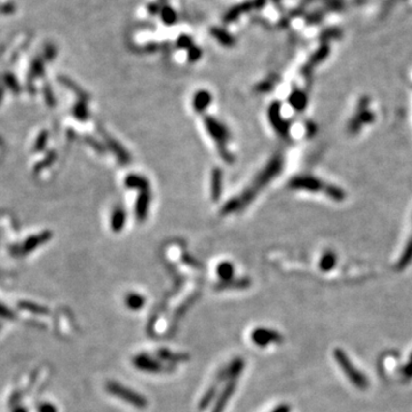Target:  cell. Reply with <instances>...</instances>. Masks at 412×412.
<instances>
[{"instance_id":"6da1fadb","label":"cell","mask_w":412,"mask_h":412,"mask_svg":"<svg viewBox=\"0 0 412 412\" xmlns=\"http://www.w3.org/2000/svg\"><path fill=\"white\" fill-rule=\"evenodd\" d=\"M334 358L338 362V364L340 365V368L345 372V375L347 376V378L351 380V383L355 387H357L359 389H365L368 387V379L365 378L364 375L361 371H358L357 369H355V366L351 362V359L347 357V355L345 354L344 351L337 348L333 353Z\"/></svg>"},{"instance_id":"7a4b0ae2","label":"cell","mask_w":412,"mask_h":412,"mask_svg":"<svg viewBox=\"0 0 412 412\" xmlns=\"http://www.w3.org/2000/svg\"><path fill=\"white\" fill-rule=\"evenodd\" d=\"M108 390L113 393L114 395L120 397L121 400L127 401V402L134 404V406H137V407L146 406V401L143 397L139 396L138 394H135L130 389L125 388V387L123 386L118 385V383H110V385L108 386Z\"/></svg>"},{"instance_id":"3957f363","label":"cell","mask_w":412,"mask_h":412,"mask_svg":"<svg viewBox=\"0 0 412 412\" xmlns=\"http://www.w3.org/2000/svg\"><path fill=\"white\" fill-rule=\"evenodd\" d=\"M290 186L294 188V189H305L310 191H319L324 188L322 181L317 180L316 177H314L308 176L294 177V179L290 182Z\"/></svg>"},{"instance_id":"277c9868","label":"cell","mask_w":412,"mask_h":412,"mask_svg":"<svg viewBox=\"0 0 412 412\" xmlns=\"http://www.w3.org/2000/svg\"><path fill=\"white\" fill-rule=\"evenodd\" d=\"M269 118L271 124H273V126L275 127V130L277 131L279 134H288L289 124L286 123V120L283 119V117L281 116V106H279V103H274L273 106L270 107Z\"/></svg>"},{"instance_id":"5b68a950","label":"cell","mask_w":412,"mask_h":412,"mask_svg":"<svg viewBox=\"0 0 412 412\" xmlns=\"http://www.w3.org/2000/svg\"><path fill=\"white\" fill-rule=\"evenodd\" d=\"M252 340L259 346L269 345L270 343H276L281 340V336L277 332L270 330L258 329L252 333Z\"/></svg>"},{"instance_id":"8992f818","label":"cell","mask_w":412,"mask_h":412,"mask_svg":"<svg viewBox=\"0 0 412 412\" xmlns=\"http://www.w3.org/2000/svg\"><path fill=\"white\" fill-rule=\"evenodd\" d=\"M206 127H207L208 132L214 137V139L219 140L220 142L223 141V140L227 138V131L225 130V127H223L221 124H219L218 121L213 120L212 118H207V120H206Z\"/></svg>"},{"instance_id":"52a82bcc","label":"cell","mask_w":412,"mask_h":412,"mask_svg":"<svg viewBox=\"0 0 412 412\" xmlns=\"http://www.w3.org/2000/svg\"><path fill=\"white\" fill-rule=\"evenodd\" d=\"M289 101L292 108H294L296 111H302L307 106V96L301 90H295V92H293L291 96H290Z\"/></svg>"},{"instance_id":"ba28073f","label":"cell","mask_w":412,"mask_h":412,"mask_svg":"<svg viewBox=\"0 0 412 412\" xmlns=\"http://www.w3.org/2000/svg\"><path fill=\"white\" fill-rule=\"evenodd\" d=\"M211 95L206 90H201L200 93L195 96L194 106L197 111H203L206 107L211 103Z\"/></svg>"},{"instance_id":"9c48e42d","label":"cell","mask_w":412,"mask_h":412,"mask_svg":"<svg viewBox=\"0 0 412 412\" xmlns=\"http://www.w3.org/2000/svg\"><path fill=\"white\" fill-rule=\"evenodd\" d=\"M337 258L332 252H327L322 257V259L320 261V268L324 271L331 270L333 268L334 265H336Z\"/></svg>"},{"instance_id":"30bf717a","label":"cell","mask_w":412,"mask_h":412,"mask_svg":"<svg viewBox=\"0 0 412 412\" xmlns=\"http://www.w3.org/2000/svg\"><path fill=\"white\" fill-rule=\"evenodd\" d=\"M411 260H412V238L410 239V242L408 243L406 250H404L402 257H401V259L399 261V265H397L399 269L406 268L408 265L411 263Z\"/></svg>"},{"instance_id":"8fae6325","label":"cell","mask_w":412,"mask_h":412,"mask_svg":"<svg viewBox=\"0 0 412 412\" xmlns=\"http://www.w3.org/2000/svg\"><path fill=\"white\" fill-rule=\"evenodd\" d=\"M327 54H329V47H327V46L321 47L320 50L317 51L316 53L313 55L312 60H310V62L308 63V67L309 68L315 67V65L317 63H320V62H322L324 60V59H325L327 57Z\"/></svg>"},{"instance_id":"7c38bea8","label":"cell","mask_w":412,"mask_h":412,"mask_svg":"<svg viewBox=\"0 0 412 412\" xmlns=\"http://www.w3.org/2000/svg\"><path fill=\"white\" fill-rule=\"evenodd\" d=\"M148 204H149V197L147 194H143L141 197L139 198V202L137 203V215L139 218L143 219L145 218L147 209H148Z\"/></svg>"},{"instance_id":"4fadbf2b","label":"cell","mask_w":412,"mask_h":412,"mask_svg":"<svg viewBox=\"0 0 412 412\" xmlns=\"http://www.w3.org/2000/svg\"><path fill=\"white\" fill-rule=\"evenodd\" d=\"M124 222H125L124 212L121 211V209H117V211L114 213L113 221H111V226H113L114 230H116V232L120 230L121 227H123L124 225Z\"/></svg>"},{"instance_id":"5bb4252c","label":"cell","mask_w":412,"mask_h":412,"mask_svg":"<svg viewBox=\"0 0 412 412\" xmlns=\"http://www.w3.org/2000/svg\"><path fill=\"white\" fill-rule=\"evenodd\" d=\"M325 189V193L327 196H330L334 201H341L345 198V193L340 188L334 187V186H327L324 188Z\"/></svg>"},{"instance_id":"9a60e30c","label":"cell","mask_w":412,"mask_h":412,"mask_svg":"<svg viewBox=\"0 0 412 412\" xmlns=\"http://www.w3.org/2000/svg\"><path fill=\"white\" fill-rule=\"evenodd\" d=\"M126 184L128 187H148V182H146V180L141 177L137 176H131L126 179Z\"/></svg>"},{"instance_id":"2e32d148","label":"cell","mask_w":412,"mask_h":412,"mask_svg":"<svg viewBox=\"0 0 412 412\" xmlns=\"http://www.w3.org/2000/svg\"><path fill=\"white\" fill-rule=\"evenodd\" d=\"M218 273H219V276H221L222 278H225V279L230 278V277H232V275H233V267H232V265L227 264V263L221 264L219 266Z\"/></svg>"},{"instance_id":"e0dca14e","label":"cell","mask_w":412,"mask_h":412,"mask_svg":"<svg viewBox=\"0 0 412 412\" xmlns=\"http://www.w3.org/2000/svg\"><path fill=\"white\" fill-rule=\"evenodd\" d=\"M163 20L169 24L176 22V13L170 7H166L163 9Z\"/></svg>"},{"instance_id":"ac0fdd59","label":"cell","mask_w":412,"mask_h":412,"mask_svg":"<svg viewBox=\"0 0 412 412\" xmlns=\"http://www.w3.org/2000/svg\"><path fill=\"white\" fill-rule=\"evenodd\" d=\"M213 33H214V36L218 38V39L221 41L222 44H226V45H230L232 44V38H230V36L229 34H227L225 31H222V30H218V31H213Z\"/></svg>"},{"instance_id":"d6986e66","label":"cell","mask_w":412,"mask_h":412,"mask_svg":"<svg viewBox=\"0 0 412 412\" xmlns=\"http://www.w3.org/2000/svg\"><path fill=\"white\" fill-rule=\"evenodd\" d=\"M127 305L131 307V308H140L143 305V299L140 295H131L130 298L127 299Z\"/></svg>"},{"instance_id":"ffe728a7","label":"cell","mask_w":412,"mask_h":412,"mask_svg":"<svg viewBox=\"0 0 412 412\" xmlns=\"http://www.w3.org/2000/svg\"><path fill=\"white\" fill-rule=\"evenodd\" d=\"M220 177H221V176H220V173L219 172H215L214 173V177H213V181H214V186H213V193H214V195L216 196V195L219 194V190H220Z\"/></svg>"},{"instance_id":"44dd1931","label":"cell","mask_w":412,"mask_h":412,"mask_svg":"<svg viewBox=\"0 0 412 412\" xmlns=\"http://www.w3.org/2000/svg\"><path fill=\"white\" fill-rule=\"evenodd\" d=\"M200 57H201V51L193 47V50L190 51V60H196V59H198Z\"/></svg>"},{"instance_id":"7402d4cb","label":"cell","mask_w":412,"mask_h":412,"mask_svg":"<svg viewBox=\"0 0 412 412\" xmlns=\"http://www.w3.org/2000/svg\"><path fill=\"white\" fill-rule=\"evenodd\" d=\"M404 372H406L407 377H412V359H411V362L409 363V364H408L407 368L404 369Z\"/></svg>"},{"instance_id":"603a6c76","label":"cell","mask_w":412,"mask_h":412,"mask_svg":"<svg viewBox=\"0 0 412 412\" xmlns=\"http://www.w3.org/2000/svg\"><path fill=\"white\" fill-rule=\"evenodd\" d=\"M273 412H290V408L288 406H279L277 409Z\"/></svg>"}]
</instances>
